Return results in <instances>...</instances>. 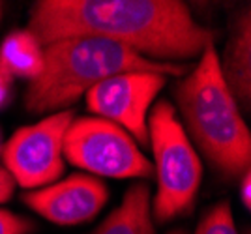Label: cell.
Segmentation results:
<instances>
[{
	"label": "cell",
	"instance_id": "cell-8",
	"mask_svg": "<svg viewBox=\"0 0 251 234\" xmlns=\"http://www.w3.org/2000/svg\"><path fill=\"white\" fill-rule=\"evenodd\" d=\"M109 191L96 176L77 172L23 195L25 204L56 225H79L101 212Z\"/></svg>",
	"mask_w": 251,
	"mask_h": 234
},
{
	"label": "cell",
	"instance_id": "cell-4",
	"mask_svg": "<svg viewBox=\"0 0 251 234\" xmlns=\"http://www.w3.org/2000/svg\"><path fill=\"white\" fill-rule=\"evenodd\" d=\"M148 140L154 152L157 193L152 217L165 223L191 212L199 193L202 165L171 101H157L148 115Z\"/></svg>",
	"mask_w": 251,
	"mask_h": 234
},
{
	"label": "cell",
	"instance_id": "cell-12",
	"mask_svg": "<svg viewBox=\"0 0 251 234\" xmlns=\"http://www.w3.org/2000/svg\"><path fill=\"white\" fill-rule=\"evenodd\" d=\"M195 234H238L234 219H232L230 202L223 201L216 204L214 208H210L202 215Z\"/></svg>",
	"mask_w": 251,
	"mask_h": 234
},
{
	"label": "cell",
	"instance_id": "cell-11",
	"mask_svg": "<svg viewBox=\"0 0 251 234\" xmlns=\"http://www.w3.org/2000/svg\"><path fill=\"white\" fill-rule=\"evenodd\" d=\"M0 66L10 77L32 81L43 70V45L28 30H13L0 45Z\"/></svg>",
	"mask_w": 251,
	"mask_h": 234
},
{
	"label": "cell",
	"instance_id": "cell-7",
	"mask_svg": "<svg viewBox=\"0 0 251 234\" xmlns=\"http://www.w3.org/2000/svg\"><path fill=\"white\" fill-rule=\"evenodd\" d=\"M167 75L156 71H126L113 75L90 88L84 99L86 107L127 131L137 144L148 142V115Z\"/></svg>",
	"mask_w": 251,
	"mask_h": 234
},
{
	"label": "cell",
	"instance_id": "cell-17",
	"mask_svg": "<svg viewBox=\"0 0 251 234\" xmlns=\"http://www.w3.org/2000/svg\"><path fill=\"white\" fill-rule=\"evenodd\" d=\"M169 234H186V231H175V233H169Z\"/></svg>",
	"mask_w": 251,
	"mask_h": 234
},
{
	"label": "cell",
	"instance_id": "cell-14",
	"mask_svg": "<svg viewBox=\"0 0 251 234\" xmlns=\"http://www.w3.org/2000/svg\"><path fill=\"white\" fill-rule=\"evenodd\" d=\"M15 189V182L11 178V174L6 170L4 165H0V204L8 202Z\"/></svg>",
	"mask_w": 251,
	"mask_h": 234
},
{
	"label": "cell",
	"instance_id": "cell-9",
	"mask_svg": "<svg viewBox=\"0 0 251 234\" xmlns=\"http://www.w3.org/2000/svg\"><path fill=\"white\" fill-rule=\"evenodd\" d=\"M220 71L236 105L250 109L251 101V13L246 8L236 17L232 32L225 47Z\"/></svg>",
	"mask_w": 251,
	"mask_h": 234
},
{
	"label": "cell",
	"instance_id": "cell-6",
	"mask_svg": "<svg viewBox=\"0 0 251 234\" xmlns=\"http://www.w3.org/2000/svg\"><path fill=\"white\" fill-rule=\"evenodd\" d=\"M74 118L72 111H58L11 135L2 160L15 184L40 189L58 182L64 172V137Z\"/></svg>",
	"mask_w": 251,
	"mask_h": 234
},
{
	"label": "cell",
	"instance_id": "cell-15",
	"mask_svg": "<svg viewBox=\"0 0 251 234\" xmlns=\"http://www.w3.org/2000/svg\"><path fill=\"white\" fill-rule=\"evenodd\" d=\"M242 182H240V201L244 202V206L246 208H250L251 206V172H244L240 176Z\"/></svg>",
	"mask_w": 251,
	"mask_h": 234
},
{
	"label": "cell",
	"instance_id": "cell-13",
	"mask_svg": "<svg viewBox=\"0 0 251 234\" xmlns=\"http://www.w3.org/2000/svg\"><path fill=\"white\" fill-rule=\"evenodd\" d=\"M36 225L8 210H0V234H30Z\"/></svg>",
	"mask_w": 251,
	"mask_h": 234
},
{
	"label": "cell",
	"instance_id": "cell-1",
	"mask_svg": "<svg viewBox=\"0 0 251 234\" xmlns=\"http://www.w3.org/2000/svg\"><path fill=\"white\" fill-rule=\"evenodd\" d=\"M26 30L42 45L79 34L100 36L154 62L195 58L214 43L178 0H40Z\"/></svg>",
	"mask_w": 251,
	"mask_h": 234
},
{
	"label": "cell",
	"instance_id": "cell-16",
	"mask_svg": "<svg viewBox=\"0 0 251 234\" xmlns=\"http://www.w3.org/2000/svg\"><path fill=\"white\" fill-rule=\"evenodd\" d=\"M10 75L4 71V68L0 66V107L6 103L8 94H10Z\"/></svg>",
	"mask_w": 251,
	"mask_h": 234
},
{
	"label": "cell",
	"instance_id": "cell-3",
	"mask_svg": "<svg viewBox=\"0 0 251 234\" xmlns=\"http://www.w3.org/2000/svg\"><path fill=\"white\" fill-rule=\"evenodd\" d=\"M184 131L191 144L225 174L240 178L251 165V135L240 107L230 96L220 71V56L208 45L197 66L175 88Z\"/></svg>",
	"mask_w": 251,
	"mask_h": 234
},
{
	"label": "cell",
	"instance_id": "cell-18",
	"mask_svg": "<svg viewBox=\"0 0 251 234\" xmlns=\"http://www.w3.org/2000/svg\"><path fill=\"white\" fill-rule=\"evenodd\" d=\"M0 11H2V10H0Z\"/></svg>",
	"mask_w": 251,
	"mask_h": 234
},
{
	"label": "cell",
	"instance_id": "cell-2",
	"mask_svg": "<svg viewBox=\"0 0 251 234\" xmlns=\"http://www.w3.org/2000/svg\"><path fill=\"white\" fill-rule=\"evenodd\" d=\"M126 71H156L184 77L186 68L154 62L100 36H68L43 45V70L28 81L25 105L30 113H58L74 105L98 83Z\"/></svg>",
	"mask_w": 251,
	"mask_h": 234
},
{
	"label": "cell",
	"instance_id": "cell-5",
	"mask_svg": "<svg viewBox=\"0 0 251 234\" xmlns=\"http://www.w3.org/2000/svg\"><path fill=\"white\" fill-rule=\"evenodd\" d=\"M64 160L90 176L150 178L154 167L131 135L100 117L74 118L64 137Z\"/></svg>",
	"mask_w": 251,
	"mask_h": 234
},
{
	"label": "cell",
	"instance_id": "cell-10",
	"mask_svg": "<svg viewBox=\"0 0 251 234\" xmlns=\"http://www.w3.org/2000/svg\"><path fill=\"white\" fill-rule=\"evenodd\" d=\"M150 187L139 182L126 191L120 206L115 208L96 229L94 234H154Z\"/></svg>",
	"mask_w": 251,
	"mask_h": 234
}]
</instances>
